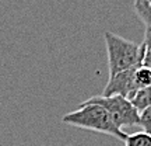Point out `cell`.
<instances>
[{
  "label": "cell",
  "mask_w": 151,
  "mask_h": 146,
  "mask_svg": "<svg viewBox=\"0 0 151 146\" xmlns=\"http://www.w3.org/2000/svg\"><path fill=\"white\" fill-rule=\"evenodd\" d=\"M136 14L140 17V20L146 24L147 28H151V6L148 1L143 3H134Z\"/></svg>",
  "instance_id": "8"
},
{
  "label": "cell",
  "mask_w": 151,
  "mask_h": 146,
  "mask_svg": "<svg viewBox=\"0 0 151 146\" xmlns=\"http://www.w3.org/2000/svg\"><path fill=\"white\" fill-rule=\"evenodd\" d=\"M140 125L143 126V131L151 135V107L143 110L140 113Z\"/></svg>",
  "instance_id": "10"
},
{
  "label": "cell",
  "mask_w": 151,
  "mask_h": 146,
  "mask_svg": "<svg viewBox=\"0 0 151 146\" xmlns=\"http://www.w3.org/2000/svg\"><path fill=\"white\" fill-rule=\"evenodd\" d=\"M62 121L66 125H71V126H77V128H83V129L115 136L120 141H124L126 136H127V134H124L123 131L113 122V119L111 118L108 111L98 104L83 103L80 105V108L66 114L62 118Z\"/></svg>",
  "instance_id": "1"
},
{
  "label": "cell",
  "mask_w": 151,
  "mask_h": 146,
  "mask_svg": "<svg viewBox=\"0 0 151 146\" xmlns=\"http://www.w3.org/2000/svg\"><path fill=\"white\" fill-rule=\"evenodd\" d=\"M130 101L133 103V105H134L140 113L143 110L151 107V86L139 90V92L136 93V96L132 98Z\"/></svg>",
  "instance_id": "6"
},
{
  "label": "cell",
  "mask_w": 151,
  "mask_h": 146,
  "mask_svg": "<svg viewBox=\"0 0 151 146\" xmlns=\"http://www.w3.org/2000/svg\"><path fill=\"white\" fill-rule=\"evenodd\" d=\"M123 142L124 146H151V135L141 131V132L127 135Z\"/></svg>",
  "instance_id": "7"
},
{
  "label": "cell",
  "mask_w": 151,
  "mask_h": 146,
  "mask_svg": "<svg viewBox=\"0 0 151 146\" xmlns=\"http://www.w3.org/2000/svg\"><path fill=\"white\" fill-rule=\"evenodd\" d=\"M148 3H150V6H151V0H150V1H148Z\"/></svg>",
  "instance_id": "12"
},
{
  "label": "cell",
  "mask_w": 151,
  "mask_h": 146,
  "mask_svg": "<svg viewBox=\"0 0 151 146\" xmlns=\"http://www.w3.org/2000/svg\"><path fill=\"white\" fill-rule=\"evenodd\" d=\"M143 1H150V0H134V3H143Z\"/></svg>",
  "instance_id": "11"
},
{
  "label": "cell",
  "mask_w": 151,
  "mask_h": 146,
  "mask_svg": "<svg viewBox=\"0 0 151 146\" xmlns=\"http://www.w3.org/2000/svg\"><path fill=\"white\" fill-rule=\"evenodd\" d=\"M143 62L141 65H146L151 68V28L146 27V34H144V39H143Z\"/></svg>",
  "instance_id": "9"
},
{
  "label": "cell",
  "mask_w": 151,
  "mask_h": 146,
  "mask_svg": "<svg viewBox=\"0 0 151 146\" xmlns=\"http://www.w3.org/2000/svg\"><path fill=\"white\" fill-rule=\"evenodd\" d=\"M104 38L108 54L109 77H113L120 72L129 70L132 68L141 65L143 62L141 45L109 31L104 34Z\"/></svg>",
  "instance_id": "2"
},
{
  "label": "cell",
  "mask_w": 151,
  "mask_h": 146,
  "mask_svg": "<svg viewBox=\"0 0 151 146\" xmlns=\"http://www.w3.org/2000/svg\"><path fill=\"white\" fill-rule=\"evenodd\" d=\"M136 68H132L129 70L120 72L118 75H115L113 77H109V81L106 83V86L104 87L102 96H105V97L122 96L124 98L132 100L136 96V93L139 92L136 80H134Z\"/></svg>",
  "instance_id": "4"
},
{
  "label": "cell",
  "mask_w": 151,
  "mask_h": 146,
  "mask_svg": "<svg viewBox=\"0 0 151 146\" xmlns=\"http://www.w3.org/2000/svg\"><path fill=\"white\" fill-rule=\"evenodd\" d=\"M87 104H98L106 110L113 119V122L122 129L123 126L130 125H140V111L136 108L129 98H124L122 96H95L86 100Z\"/></svg>",
  "instance_id": "3"
},
{
  "label": "cell",
  "mask_w": 151,
  "mask_h": 146,
  "mask_svg": "<svg viewBox=\"0 0 151 146\" xmlns=\"http://www.w3.org/2000/svg\"><path fill=\"white\" fill-rule=\"evenodd\" d=\"M134 80L137 89H146L151 86V68L146 65H139L134 69Z\"/></svg>",
  "instance_id": "5"
}]
</instances>
